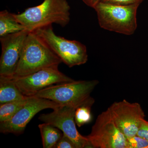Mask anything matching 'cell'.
Returning <instances> with one entry per match:
<instances>
[{
	"label": "cell",
	"instance_id": "1",
	"mask_svg": "<svg viewBox=\"0 0 148 148\" xmlns=\"http://www.w3.org/2000/svg\"><path fill=\"white\" fill-rule=\"evenodd\" d=\"M70 9L66 0H44L39 5L14 15L26 30L32 32L53 24L66 27L70 21Z\"/></svg>",
	"mask_w": 148,
	"mask_h": 148
},
{
	"label": "cell",
	"instance_id": "2",
	"mask_svg": "<svg viewBox=\"0 0 148 148\" xmlns=\"http://www.w3.org/2000/svg\"><path fill=\"white\" fill-rule=\"evenodd\" d=\"M62 62L36 34L29 32L24 42L16 71L12 77L28 75L44 68L58 66Z\"/></svg>",
	"mask_w": 148,
	"mask_h": 148
},
{
	"label": "cell",
	"instance_id": "3",
	"mask_svg": "<svg viewBox=\"0 0 148 148\" xmlns=\"http://www.w3.org/2000/svg\"><path fill=\"white\" fill-rule=\"evenodd\" d=\"M99 84L97 80H75L50 86L35 96L45 98L60 104L77 108L87 104H94L95 100L90 94Z\"/></svg>",
	"mask_w": 148,
	"mask_h": 148
},
{
	"label": "cell",
	"instance_id": "4",
	"mask_svg": "<svg viewBox=\"0 0 148 148\" xmlns=\"http://www.w3.org/2000/svg\"><path fill=\"white\" fill-rule=\"evenodd\" d=\"M140 5H118L101 1L93 9L101 28L130 36L135 33L138 27L137 13Z\"/></svg>",
	"mask_w": 148,
	"mask_h": 148
},
{
	"label": "cell",
	"instance_id": "5",
	"mask_svg": "<svg viewBox=\"0 0 148 148\" xmlns=\"http://www.w3.org/2000/svg\"><path fill=\"white\" fill-rule=\"evenodd\" d=\"M34 32L70 68L87 62L88 55L85 45L77 41L67 40L57 36L53 32L52 25L40 28Z\"/></svg>",
	"mask_w": 148,
	"mask_h": 148
},
{
	"label": "cell",
	"instance_id": "6",
	"mask_svg": "<svg viewBox=\"0 0 148 148\" xmlns=\"http://www.w3.org/2000/svg\"><path fill=\"white\" fill-rule=\"evenodd\" d=\"M86 137L91 148H127V138L116 126L108 109L98 116Z\"/></svg>",
	"mask_w": 148,
	"mask_h": 148
},
{
	"label": "cell",
	"instance_id": "7",
	"mask_svg": "<svg viewBox=\"0 0 148 148\" xmlns=\"http://www.w3.org/2000/svg\"><path fill=\"white\" fill-rule=\"evenodd\" d=\"M58 66L44 68L25 76L10 78L23 95L27 97L35 96L40 90L50 86L74 80L61 73Z\"/></svg>",
	"mask_w": 148,
	"mask_h": 148
},
{
	"label": "cell",
	"instance_id": "8",
	"mask_svg": "<svg viewBox=\"0 0 148 148\" xmlns=\"http://www.w3.org/2000/svg\"><path fill=\"white\" fill-rule=\"evenodd\" d=\"M113 120L126 138L137 135L145 115L141 105L125 100L114 102L108 108Z\"/></svg>",
	"mask_w": 148,
	"mask_h": 148
},
{
	"label": "cell",
	"instance_id": "9",
	"mask_svg": "<svg viewBox=\"0 0 148 148\" xmlns=\"http://www.w3.org/2000/svg\"><path fill=\"white\" fill-rule=\"evenodd\" d=\"M61 106L45 98L36 96L28 97L24 106L11 119L0 123V131L4 134H22L27 125L40 111L48 108L54 110Z\"/></svg>",
	"mask_w": 148,
	"mask_h": 148
},
{
	"label": "cell",
	"instance_id": "10",
	"mask_svg": "<svg viewBox=\"0 0 148 148\" xmlns=\"http://www.w3.org/2000/svg\"><path fill=\"white\" fill-rule=\"evenodd\" d=\"M77 108L70 106H61L49 113L42 114L39 119L57 127L73 141L76 148H91L86 136L78 131L75 121Z\"/></svg>",
	"mask_w": 148,
	"mask_h": 148
},
{
	"label": "cell",
	"instance_id": "11",
	"mask_svg": "<svg viewBox=\"0 0 148 148\" xmlns=\"http://www.w3.org/2000/svg\"><path fill=\"white\" fill-rule=\"evenodd\" d=\"M29 33L24 30L0 37L1 45L0 77L11 78L13 76Z\"/></svg>",
	"mask_w": 148,
	"mask_h": 148
},
{
	"label": "cell",
	"instance_id": "12",
	"mask_svg": "<svg viewBox=\"0 0 148 148\" xmlns=\"http://www.w3.org/2000/svg\"><path fill=\"white\" fill-rule=\"evenodd\" d=\"M27 98L10 78L0 77V105Z\"/></svg>",
	"mask_w": 148,
	"mask_h": 148
},
{
	"label": "cell",
	"instance_id": "13",
	"mask_svg": "<svg viewBox=\"0 0 148 148\" xmlns=\"http://www.w3.org/2000/svg\"><path fill=\"white\" fill-rule=\"evenodd\" d=\"M26 30L14 16V14L4 10L0 12V37Z\"/></svg>",
	"mask_w": 148,
	"mask_h": 148
},
{
	"label": "cell",
	"instance_id": "14",
	"mask_svg": "<svg viewBox=\"0 0 148 148\" xmlns=\"http://www.w3.org/2000/svg\"><path fill=\"white\" fill-rule=\"evenodd\" d=\"M44 148H54L63 135L59 129L49 123L39 125Z\"/></svg>",
	"mask_w": 148,
	"mask_h": 148
},
{
	"label": "cell",
	"instance_id": "15",
	"mask_svg": "<svg viewBox=\"0 0 148 148\" xmlns=\"http://www.w3.org/2000/svg\"><path fill=\"white\" fill-rule=\"evenodd\" d=\"M24 100L12 101L0 105V123L11 119L24 106L27 98Z\"/></svg>",
	"mask_w": 148,
	"mask_h": 148
},
{
	"label": "cell",
	"instance_id": "16",
	"mask_svg": "<svg viewBox=\"0 0 148 148\" xmlns=\"http://www.w3.org/2000/svg\"><path fill=\"white\" fill-rule=\"evenodd\" d=\"M92 105V104H85L80 106L76 110L75 121L79 127L89 123L92 120L91 108Z\"/></svg>",
	"mask_w": 148,
	"mask_h": 148
},
{
	"label": "cell",
	"instance_id": "17",
	"mask_svg": "<svg viewBox=\"0 0 148 148\" xmlns=\"http://www.w3.org/2000/svg\"><path fill=\"white\" fill-rule=\"evenodd\" d=\"M127 138V148H148V140L138 135Z\"/></svg>",
	"mask_w": 148,
	"mask_h": 148
},
{
	"label": "cell",
	"instance_id": "18",
	"mask_svg": "<svg viewBox=\"0 0 148 148\" xmlns=\"http://www.w3.org/2000/svg\"><path fill=\"white\" fill-rule=\"evenodd\" d=\"M55 148H76L73 141L63 133V136L56 144Z\"/></svg>",
	"mask_w": 148,
	"mask_h": 148
},
{
	"label": "cell",
	"instance_id": "19",
	"mask_svg": "<svg viewBox=\"0 0 148 148\" xmlns=\"http://www.w3.org/2000/svg\"><path fill=\"white\" fill-rule=\"evenodd\" d=\"M144 0H101L102 2L118 5H130L141 4Z\"/></svg>",
	"mask_w": 148,
	"mask_h": 148
},
{
	"label": "cell",
	"instance_id": "20",
	"mask_svg": "<svg viewBox=\"0 0 148 148\" xmlns=\"http://www.w3.org/2000/svg\"><path fill=\"white\" fill-rule=\"evenodd\" d=\"M137 135L148 140V121L145 119L141 123Z\"/></svg>",
	"mask_w": 148,
	"mask_h": 148
},
{
	"label": "cell",
	"instance_id": "21",
	"mask_svg": "<svg viewBox=\"0 0 148 148\" xmlns=\"http://www.w3.org/2000/svg\"><path fill=\"white\" fill-rule=\"evenodd\" d=\"M82 1L88 6L94 8L95 6L101 1V0H82Z\"/></svg>",
	"mask_w": 148,
	"mask_h": 148
}]
</instances>
